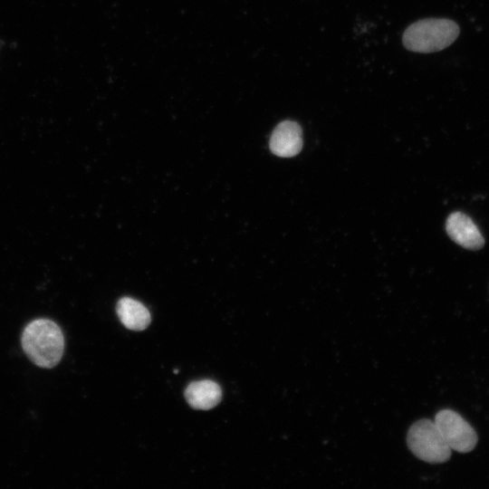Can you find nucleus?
<instances>
[{"instance_id":"7ed1b4c3","label":"nucleus","mask_w":489,"mask_h":489,"mask_svg":"<svg viewBox=\"0 0 489 489\" xmlns=\"http://www.w3.org/2000/svg\"><path fill=\"white\" fill-rule=\"evenodd\" d=\"M407 444L417 458L430 464L446 462L451 456L452 449L430 419H420L409 427Z\"/></svg>"},{"instance_id":"6e6552de","label":"nucleus","mask_w":489,"mask_h":489,"mask_svg":"<svg viewBox=\"0 0 489 489\" xmlns=\"http://www.w3.org/2000/svg\"><path fill=\"white\" fill-rule=\"evenodd\" d=\"M116 312L121 323L129 330H145L151 321L149 310L140 302L129 297L120 299Z\"/></svg>"},{"instance_id":"20e7f679","label":"nucleus","mask_w":489,"mask_h":489,"mask_svg":"<svg viewBox=\"0 0 489 489\" xmlns=\"http://www.w3.org/2000/svg\"><path fill=\"white\" fill-rule=\"evenodd\" d=\"M434 421L452 450L467 453L475 447L477 435L458 413L443 409L436 413Z\"/></svg>"},{"instance_id":"0eeeda50","label":"nucleus","mask_w":489,"mask_h":489,"mask_svg":"<svg viewBox=\"0 0 489 489\" xmlns=\"http://www.w3.org/2000/svg\"><path fill=\"white\" fill-rule=\"evenodd\" d=\"M185 398L190 407L207 410L220 402L222 390L219 385L213 380L193 381L186 388Z\"/></svg>"},{"instance_id":"423d86ee","label":"nucleus","mask_w":489,"mask_h":489,"mask_svg":"<svg viewBox=\"0 0 489 489\" xmlns=\"http://www.w3.org/2000/svg\"><path fill=\"white\" fill-rule=\"evenodd\" d=\"M446 229L449 237L464 248L477 250L484 244L478 227L462 212H454L447 217Z\"/></svg>"},{"instance_id":"f03ea898","label":"nucleus","mask_w":489,"mask_h":489,"mask_svg":"<svg viewBox=\"0 0 489 489\" xmlns=\"http://www.w3.org/2000/svg\"><path fill=\"white\" fill-rule=\"evenodd\" d=\"M459 26L447 18H427L410 24L404 32L402 43L411 52L429 53L451 45L459 35Z\"/></svg>"},{"instance_id":"39448f33","label":"nucleus","mask_w":489,"mask_h":489,"mask_svg":"<svg viewBox=\"0 0 489 489\" xmlns=\"http://www.w3.org/2000/svg\"><path fill=\"white\" fill-rule=\"evenodd\" d=\"M269 147L279 157H293L302 148V130L293 120H283L273 130Z\"/></svg>"},{"instance_id":"f257e3e1","label":"nucleus","mask_w":489,"mask_h":489,"mask_svg":"<svg viewBox=\"0 0 489 489\" xmlns=\"http://www.w3.org/2000/svg\"><path fill=\"white\" fill-rule=\"evenodd\" d=\"M22 347L37 366H56L63 354L64 338L60 327L48 319H37L26 325L22 334Z\"/></svg>"}]
</instances>
